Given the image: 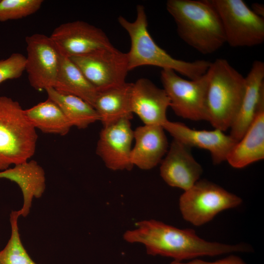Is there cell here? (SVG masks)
I'll return each mask as SVG.
<instances>
[{
	"label": "cell",
	"instance_id": "cell-27",
	"mask_svg": "<svg viewBox=\"0 0 264 264\" xmlns=\"http://www.w3.org/2000/svg\"><path fill=\"white\" fill-rule=\"evenodd\" d=\"M172 264H246L240 257L231 255L223 259L214 262H207L200 259H195L187 263L174 262Z\"/></svg>",
	"mask_w": 264,
	"mask_h": 264
},
{
	"label": "cell",
	"instance_id": "cell-1",
	"mask_svg": "<svg viewBox=\"0 0 264 264\" xmlns=\"http://www.w3.org/2000/svg\"><path fill=\"white\" fill-rule=\"evenodd\" d=\"M124 239L128 242L143 244L149 255L173 258L174 262L252 250L244 243L228 245L207 242L193 229H180L154 220L137 222L135 228L124 233Z\"/></svg>",
	"mask_w": 264,
	"mask_h": 264
},
{
	"label": "cell",
	"instance_id": "cell-23",
	"mask_svg": "<svg viewBox=\"0 0 264 264\" xmlns=\"http://www.w3.org/2000/svg\"><path fill=\"white\" fill-rule=\"evenodd\" d=\"M45 90L48 98L60 107L72 127L84 129L100 120L95 108L82 98L60 93L53 88H47Z\"/></svg>",
	"mask_w": 264,
	"mask_h": 264
},
{
	"label": "cell",
	"instance_id": "cell-7",
	"mask_svg": "<svg viewBox=\"0 0 264 264\" xmlns=\"http://www.w3.org/2000/svg\"><path fill=\"white\" fill-rule=\"evenodd\" d=\"M242 202L237 196L206 180H198L184 191L179 205L183 219L196 226H201L219 213L239 206Z\"/></svg>",
	"mask_w": 264,
	"mask_h": 264
},
{
	"label": "cell",
	"instance_id": "cell-20",
	"mask_svg": "<svg viewBox=\"0 0 264 264\" xmlns=\"http://www.w3.org/2000/svg\"><path fill=\"white\" fill-rule=\"evenodd\" d=\"M133 83L122 85L98 92L94 104L103 126H108L121 119L131 120L132 94Z\"/></svg>",
	"mask_w": 264,
	"mask_h": 264
},
{
	"label": "cell",
	"instance_id": "cell-9",
	"mask_svg": "<svg viewBox=\"0 0 264 264\" xmlns=\"http://www.w3.org/2000/svg\"><path fill=\"white\" fill-rule=\"evenodd\" d=\"M69 58L98 92L126 82L129 71L127 53L113 45Z\"/></svg>",
	"mask_w": 264,
	"mask_h": 264
},
{
	"label": "cell",
	"instance_id": "cell-24",
	"mask_svg": "<svg viewBox=\"0 0 264 264\" xmlns=\"http://www.w3.org/2000/svg\"><path fill=\"white\" fill-rule=\"evenodd\" d=\"M18 211L10 214L11 233L5 247L0 250V264H38L30 257L21 241L18 226Z\"/></svg>",
	"mask_w": 264,
	"mask_h": 264
},
{
	"label": "cell",
	"instance_id": "cell-4",
	"mask_svg": "<svg viewBox=\"0 0 264 264\" xmlns=\"http://www.w3.org/2000/svg\"><path fill=\"white\" fill-rule=\"evenodd\" d=\"M208 71L207 121L215 129L224 132L230 128L240 108L245 77L224 59L211 62Z\"/></svg>",
	"mask_w": 264,
	"mask_h": 264
},
{
	"label": "cell",
	"instance_id": "cell-18",
	"mask_svg": "<svg viewBox=\"0 0 264 264\" xmlns=\"http://www.w3.org/2000/svg\"><path fill=\"white\" fill-rule=\"evenodd\" d=\"M0 171V179L15 182L20 188L23 198L22 207L18 210L20 216L26 217L29 213L33 199L40 198L45 189L44 169L34 160H28Z\"/></svg>",
	"mask_w": 264,
	"mask_h": 264
},
{
	"label": "cell",
	"instance_id": "cell-14",
	"mask_svg": "<svg viewBox=\"0 0 264 264\" xmlns=\"http://www.w3.org/2000/svg\"><path fill=\"white\" fill-rule=\"evenodd\" d=\"M202 172L191 148L173 139L161 162L160 174L163 180L170 186L185 191L199 180Z\"/></svg>",
	"mask_w": 264,
	"mask_h": 264
},
{
	"label": "cell",
	"instance_id": "cell-21",
	"mask_svg": "<svg viewBox=\"0 0 264 264\" xmlns=\"http://www.w3.org/2000/svg\"><path fill=\"white\" fill-rule=\"evenodd\" d=\"M53 88L60 93L79 97L93 107L98 93L71 60L62 55L56 83Z\"/></svg>",
	"mask_w": 264,
	"mask_h": 264
},
{
	"label": "cell",
	"instance_id": "cell-15",
	"mask_svg": "<svg viewBox=\"0 0 264 264\" xmlns=\"http://www.w3.org/2000/svg\"><path fill=\"white\" fill-rule=\"evenodd\" d=\"M131 103L132 113L144 125L162 126L168 120L170 99L163 88L148 79L140 78L133 83Z\"/></svg>",
	"mask_w": 264,
	"mask_h": 264
},
{
	"label": "cell",
	"instance_id": "cell-3",
	"mask_svg": "<svg viewBox=\"0 0 264 264\" xmlns=\"http://www.w3.org/2000/svg\"><path fill=\"white\" fill-rule=\"evenodd\" d=\"M120 25L127 32L131 40V48L127 53L129 70L143 66H152L170 69L189 79H197L208 70L211 63L201 60L188 62L174 58L154 41L148 29L145 7L136 6V17L133 22L120 16Z\"/></svg>",
	"mask_w": 264,
	"mask_h": 264
},
{
	"label": "cell",
	"instance_id": "cell-5",
	"mask_svg": "<svg viewBox=\"0 0 264 264\" xmlns=\"http://www.w3.org/2000/svg\"><path fill=\"white\" fill-rule=\"evenodd\" d=\"M38 135L20 104L0 96V171L29 160L34 154Z\"/></svg>",
	"mask_w": 264,
	"mask_h": 264
},
{
	"label": "cell",
	"instance_id": "cell-16",
	"mask_svg": "<svg viewBox=\"0 0 264 264\" xmlns=\"http://www.w3.org/2000/svg\"><path fill=\"white\" fill-rule=\"evenodd\" d=\"M165 131L162 126L149 125L133 131L134 144L131 155L133 166L148 170L161 163L169 149Z\"/></svg>",
	"mask_w": 264,
	"mask_h": 264
},
{
	"label": "cell",
	"instance_id": "cell-8",
	"mask_svg": "<svg viewBox=\"0 0 264 264\" xmlns=\"http://www.w3.org/2000/svg\"><path fill=\"white\" fill-rule=\"evenodd\" d=\"M223 29L226 43L233 47H251L264 41V19L242 0H211Z\"/></svg>",
	"mask_w": 264,
	"mask_h": 264
},
{
	"label": "cell",
	"instance_id": "cell-10",
	"mask_svg": "<svg viewBox=\"0 0 264 264\" xmlns=\"http://www.w3.org/2000/svg\"><path fill=\"white\" fill-rule=\"evenodd\" d=\"M25 71L31 86L37 90L53 88L61 55L50 37L40 33L26 37Z\"/></svg>",
	"mask_w": 264,
	"mask_h": 264
},
{
	"label": "cell",
	"instance_id": "cell-26",
	"mask_svg": "<svg viewBox=\"0 0 264 264\" xmlns=\"http://www.w3.org/2000/svg\"><path fill=\"white\" fill-rule=\"evenodd\" d=\"M26 57L13 53L8 58L0 60V84L7 80L20 77L25 71Z\"/></svg>",
	"mask_w": 264,
	"mask_h": 264
},
{
	"label": "cell",
	"instance_id": "cell-28",
	"mask_svg": "<svg viewBox=\"0 0 264 264\" xmlns=\"http://www.w3.org/2000/svg\"><path fill=\"white\" fill-rule=\"evenodd\" d=\"M252 11L257 15L264 18V6L258 3H254L252 5Z\"/></svg>",
	"mask_w": 264,
	"mask_h": 264
},
{
	"label": "cell",
	"instance_id": "cell-19",
	"mask_svg": "<svg viewBox=\"0 0 264 264\" xmlns=\"http://www.w3.org/2000/svg\"><path fill=\"white\" fill-rule=\"evenodd\" d=\"M264 158V102L242 137L236 144L226 161L232 167L243 168Z\"/></svg>",
	"mask_w": 264,
	"mask_h": 264
},
{
	"label": "cell",
	"instance_id": "cell-11",
	"mask_svg": "<svg viewBox=\"0 0 264 264\" xmlns=\"http://www.w3.org/2000/svg\"><path fill=\"white\" fill-rule=\"evenodd\" d=\"M49 37L61 55L68 58L88 54L113 45L101 29L82 21L61 24Z\"/></svg>",
	"mask_w": 264,
	"mask_h": 264
},
{
	"label": "cell",
	"instance_id": "cell-2",
	"mask_svg": "<svg viewBox=\"0 0 264 264\" xmlns=\"http://www.w3.org/2000/svg\"><path fill=\"white\" fill-rule=\"evenodd\" d=\"M166 9L179 37L200 53L212 54L226 43L220 16L211 0H168Z\"/></svg>",
	"mask_w": 264,
	"mask_h": 264
},
{
	"label": "cell",
	"instance_id": "cell-13",
	"mask_svg": "<svg viewBox=\"0 0 264 264\" xmlns=\"http://www.w3.org/2000/svg\"><path fill=\"white\" fill-rule=\"evenodd\" d=\"M162 127L173 139L190 148L195 147L208 151L215 165L226 161L230 152L238 142L217 129L211 131L193 130L182 123L169 120Z\"/></svg>",
	"mask_w": 264,
	"mask_h": 264
},
{
	"label": "cell",
	"instance_id": "cell-22",
	"mask_svg": "<svg viewBox=\"0 0 264 264\" xmlns=\"http://www.w3.org/2000/svg\"><path fill=\"white\" fill-rule=\"evenodd\" d=\"M24 112L32 126L44 133L64 136L72 127L60 107L49 98Z\"/></svg>",
	"mask_w": 264,
	"mask_h": 264
},
{
	"label": "cell",
	"instance_id": "cell-17",
	"mask_svg": "<svg viewBox=\"0 0 264 264\" xmlns=\"http://www.w3.org/2000/svg\"><path fill=\"white\" fill-rule=\"evenodd\" d=\"M244 96L237 115L230 127V135L237 141L243 136L264 102V63L254 61L245 77Z\"/></svg>",
	"mask_w": 264,
	"mask_h": 264
},
{
	"label": "cell",
	"instance_id": "cell-12",
	"mask_svg": "<svg viewBox=\"0 0 264 264\" xmlns=\"http://www.w3.org/2000/svg\"><path fill=\"white\" fill-rule=\"evenodd\" d=\"M133 141L131 120L121 119L103 127L96 153L111 170H131L133 167L131 160Z\"/></svg>",
	"mask_w": 264,
	"mask_h": 264
},
{
	"label": "cell",
	"instance_id": "cell-25",
	"mask_svg": "<svg viewBox=\"0 0 264 264\" xmlns=\"http://www.w3.org/2000/svg\"><path fill=\"white\" fill-rule=\"evenodd\" d=\"M43 0H0V22L21 19L38 11Z\"/></svg>",
	"mask_w": 264,
	"mask_h": 264
},
{
	"label": "cell",
	"instance_id": "cell-6",
	"mask_svg": "<svg viewBox=\"0 0 264 264\" xmlns=\"http://www.w3.org/2000/svg\"><path fill=\"white\" fill-rule=\"evenodd\" d=\"M209 78L208 70L194 80L183 79L172 69L161 70L163 88L170 99V107L176 114L190 120L207 121L206 100Z\"/></svg>",
	"mask_w": 264,
	"mask_h": 264
}]
</instances>
